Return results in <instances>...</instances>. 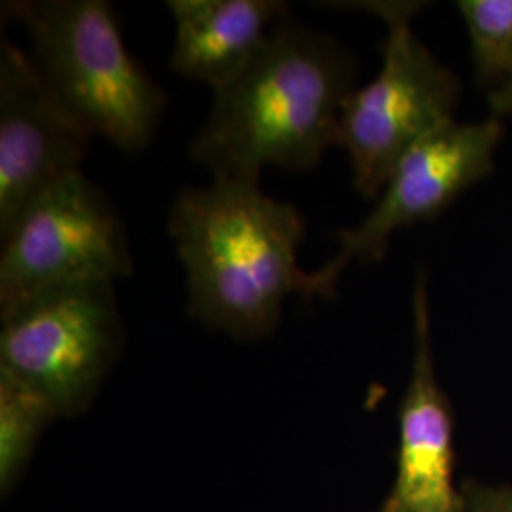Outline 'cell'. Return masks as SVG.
Returning <instances> with one entry per match:
<instances>
[{"mask_svg": "<svg viewBox=\"0 0 512 512\" xmlns=\"http://www.w3.org/2000/svg\"><path fill=\"white\" fill-rule=\"evenodd\" d=\"M355 88L351 55L287 16L251 63L213 92L190 158L213 179L258 181L264 167L311 169L338 145L342 110Z\"/></svg>", "mask_w": 512, "mask_h": 512, "instance_id": "cell-1", "label": "cell"}, {"mask_svg": "<svg viewBox=\"0 0 512 512\" xmlns=\"http://www.w3.org/2000/svg\"><path fill=\"white\" fill-rule=\"evenodd\" d=\"M167 230L186 272L188 313L209 329L238 340L266 338L287 298L302 294L304 217L258 181L213 179L186 188Z\"/></svg>", "mask_w": 512, "mask_h": 512, "instance_id": "cell-2", "label": "cell"}, {"mask_svg": "<svg viewBox=\"0 0 512 512\" xmlns=\"http://www.w3.org/2000/svg\"><path fill=\"white\" fill-rule=\"evenodd\" d=\"M4 12L23 27L38 73L82 128L124 152L150 145L165 93L129 54L109 2L18 0Z\"/></svg>", "mask_w": 512, "mask_h": 512, "instance_id": "cell-3", "label": "cell"}, {"mask_svg": "<svg viewBox=\"0 0 512 512\" xmlns=\"http://www.w3.org/2000/svg\"><path fill=\"white\" fill-rule=\"evenodd\" d=\"M387 27L378 76L344 105L338 147L348 152L353 181L376 198L393 169L423 139L454 122L458 80L412 31L418 2H363Z\"/></svg>", "mask_w": 512, "mask_h": 512, "instance_id": "cell-4", "label": "cell"}, {"mask_svg": "<svg viewBox=\"0 0 512 512\" xmlns=\"http://www.w3.org/2000/svg\"><path fill=\"white\" fill-rule=\"evenodd\" d=\"M0 319V370L37 391L55 418L82 414L122 348L114 285L88 283L38 294L0 311Z\"/></svg>", "mask_w": 512, "mask_h": 512, "instance_id": "cell-5", "label": "cell"}, {"mask_svg": "<svg viewBox=\"0 0 512 512\" xmlns=\"http://www.w3.org/2000/svg\"><path fill=\"white\" fill-rule=\"evenodd\" d=\"M0 311L133 270L128 236L107 194L82 173L48 188L2 236Z\"/></svg>", "mask_w": 512, "mask_h": 512, "instance_id": "cell-6", "label": "cell"}, {"mask_svg": "<svg viewBox=\"0 0 512 512\" xmlns=\"http://www.w3.org/2000/svg\"><path fill=\"white\" fill-rule=\"evenodd\" d=\"M499 120L450 122L412 148L393 169L376 205L361 224L336 234L338 249L321 268L306 272L300 298H332L353 260H382L391 236L437 217L494 167Z\"/></svg>", "mask_w": 512, "mask_h": 512, "instance_id": "cell-7", "label": "cell"}, {"mask_svg": "<svg viewBox=\"0 0 512 512\" xmlns=\"http://www.w3.org/2000/svg\"><path fill=\"white\" fill-rule=\"evenodd\" d=\"M92 135L50 92L31 54L0 42V238L48 188L82 173Z\"/></svg>", "mask_w": 512, "mask_h": 512, "instance_id": "cell-8", "label": "cell"}, {"mask_svg": "<svg viewBox=\"0 0 512 512\" xmlns=\"http://www.w3.org/2000/svg\"><path fill=\"white\" fill-rule=\"evenodd\" d=\"M414 357L399 412L397 475L380 512H461L454 478V414L433 359L425 277L412 294Z\"/></svg>", "mask_w": 512, "mask_h": 512, "instance_id": "cell-9", "label": "cell"}, {"mask_svg": "<svg viewBox=\"0 0 512 512\" xmlns=\"http://www.w3.org/2000/svg\"><path fill=\"white\" fill-rule=\"evenodd\" d=\"M175 23L171 69L213 92L236 78L289 6L279 0H169Z\"/></svg>", "mask_w": 512, "mask_h": 512, "instance_id": "cell-10", "label": "cell"}, {"mask_svg": "<svg viewBox=\"0 0 512 512\" xmlns=\"http://www.w3.org/2000/svg\"><path fill=\"white\" fill-rule=\"evenodd\" d=\"M478 82L497 114H512V0H459Z\"/></svg>", "mask_w": 512, "mask_h": 512, "instance_id": "cell-11", "label": "cell"}, {"mask_svg": "<svg viewBox=\"0 0 512 512\" xmlns=\"http://www.w3.org/2000/svg\"><path fill=\"white\" fill-rule=\"evenodd\" d=\"M55 418L37 391L0 370V492L8 495L35 452L38 437Z\"/></svg>", "mask_w": 512, "mask_h": 512, "instance_id": "cell-12", "label": "cell"}, {"mask_svg": "<svg viewBox=\"0 0 512 512\" xmlns=\"http://www.w3.org/2000/svg\"><path fill=\"white\" fill-rule=\"evenodd\" d=\"M461 494V512H512V486H484L467 482Z\"/></svg>", "mask_w": 512, "mask_h": 512, "instance_id": "cell-13", "label": "cell"}]
</instances>
